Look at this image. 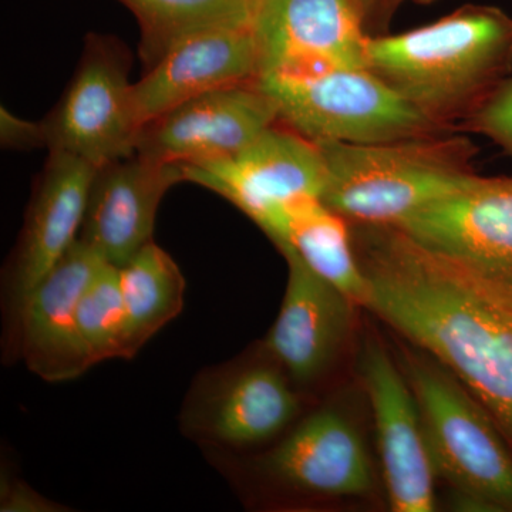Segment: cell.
I'll return each mask as SVG.
<instances>
[{"label": "cell", "instance_id": "6da1fadb", "mask_svg": "<svg viewBox=\"0 0 512 512\" xmlns=\"http://www.w3.org/2000/svg\"><path fill=\"white\" fill-rule=\"evenodd\" d=\"M365 308L463 383L512 451V308L392 225L352 224Z\"/></svg>", "mask_w": 512, "mask_h": 512}, {"label": "cell", "instance_id": "7a4b0ae2", "mask_svg": "<svg viewBox=\"0 0 512 512\" xmlns=\"http://www.w3.org/2000/svg\"><path fill=\"white\" fill-rule=\"evenodd\" d=\"M366 66L434 126L453 131L512 76V16L470 3L420 28L370 36Z\"/></svg>", "mask_w": 512, "mask_h": 512}, {"label": "cell", "instance_id": "3957f363", "mask_svg": "<svg viewBox=\"0 0 512 512\" xmlns=\"http://www.w3.org/2000/svg\"><path fill=\"white\" fill-rule=\"evenodd\" d=\"M326 164L322 201L350 224L399 225L466 190L478 147L463 131L375 144H318Z\"/></svg>", "mask_w": 512, "mask_h": 512}, {"label": "cell", "instance_id": "277c9868", "mask_svg": "<svg viewBox=\"0 0 512 512\" xmlns=\"http://www.w3.org/2000/svg\"><path fill=\"white\" fill-rule=\"evenodd\" d=\"M437 476L485 511L512 512V451L463 383L434 357L404 353Z\"/></svg>", "mask_w": 512, "mask_h": 512}, {"label": "cell", "instance_id": "5b68a950", "mask_svg": "<svg viewBox=\"0 0 512 512\" xmlns=\"http://www.w3.org/2000/svg\"><path fill=\"white\" fill-rule=\"evenodd\" d=\"M255 82L274 100L279 123L316 144L386 143L446 131L367 67L264 74Z\"/></svg>", "mask_w": 512, "mask_h": 512}, {"label": "cell", "instance_id": "8992f818", "mask_svg": "<svg viewBox=\"0 0 512 512\" xmlns=\"http://www.w3.org/2000/svg\"><path fill=\"white\" fill-rule=\"evenodd\" d=\"M185 181L217 192L244 212L279 247L299 201L320 198L325 158L318 144L282 123L234 156L181 165Z\"/></svg>", "mask_w": 512, "mask_h": 512}, {"label": "cell", "instance_id": "52a82bcc", "mask_svg": "<svg viewBox=\"0 0 512 512\" xmlns=\"http://www.w3.org/2000/svg\"><path fill=\"white\" fill-rule=\"evenodd\" d=\"M131 56L114 37L89 35L72 82L42 120L49 151L94 167L137 153L140 134L128 80Z\"/></svg>", "mask_w": 512, "mask_h": 512}, {"label": "cell", "instance_id": "ba28073f", "mask_svg": "<svg viewBox=\"0 0 512 512\" xmlns=\"http://www.w3.org/2000/svg\"><path fill=\"white\" fill-rule=\"evenodd\" d=\"M299 409L291 377L269 355L264 362L235 360L202 370L185 397L180 424L190 439L208 446L245 448L281 434Z\"/></svg>", "mask_w": 512, "mask_h": 512}, {"label": "cell", "instance_id": "9c48e42d", "mask_svg": "<svg viewBox=\"0 0 512 512\" xmlns=\"http://www.w3.org/2000/svg\"><path fill=\"white\" fill-rule=\"evenodd\" d=\"M394 227L512 308V177L478 175L466 190Z\"/></svg>", "mask_w": 512, "mask_h": 512}, {"label": "cell", "instance_id": "30bf717a", "mask_svg": "<svg viewBox=\"0 0 512 512\" xmlns=\"http://www.w3.org/2000/svg\"><path fill=\"white\" fill-rule=\"evenodd\" d=\"M251 26L258 77L367 67L370 36L353 0H254Z\"/></svg>", "mask_w": 512, "mask_h": 512}, {"label": "cell", "instance_id": "8fae6325", "mask_svg": "<svg viewBox=\"0 0 512 512\" xmlns=\"http://www.w3.org/2000/svg\"><path fill=\"white\" fill-rule=\"evenodd\" d=\"M279 123L274 100L254 82L195 97L141 128L137 153L191 164L234 156Z\"/></svg>", "mask_w": 512, "mask_h": 512}, {"label": "cell", "instance_id": "7c38bea8", "mask_svg": "<svg viewBox=\"0 0 512 512\" xmlns=\"http://www.w3.org/2000/svg\"><path fill=\"white\" fill-rule=\"evenodd\" d=\"M96 171L82 158L50 151L3 275L8 323L79 238Z\"/></svg>", "mask_w": 512, "mask_h": 512}, {"label": "cell", "instance_id": "4fadbf2b", "mask_svg": "<svg viewBox=\"0 0 512 512\" xmlns=\"http://www.w3.org/2000/svg\"><path fill=\"white\" fill-rule=\"evenodd\" d=\"M104 261L77 238L8 323L9 349L46 382H69L92 367L77 329V305Z\"/></svg>", "mask_w": 512, "mask_h": 512}, {"label": "cell", "instance_id": "5bb4252c", "mask_svg": "<svg viewBox=\"0 0 512 512\" xmlns=\"http://www.w3.org/2000/svg\"><path fill=\"white\" fill-rule=\"evenodd\" d=\"M362 375L373 414L390 505L396 512L436 507L434 468L419 404L406 375L377 342L367 343Z\"/></svg>", "mask_w": 512, "mask_h": 512}, {"label": "cell", "instance_id": "9a60e30c", "mask_svg": "<svg viewBox=\"0 0 512 512\" xmlns=\"http://www.w3.org/2000/svg\"><path fill=\"white\" fill-rule=\"evenodd\" d=\"M183 181L180 164L140 153L101 165L90 187L79 239L121 268L153 242L161 200Z\"/></svg>", "mask_w": 512, "mask_h": 512}, {"label": "cell", "instance_id": "2e32d148", "mask_svg": "<svg viewBox=\"0 0 512 512\" xmlns=\"http://www.w3.org/2000/svg\"><path fill=\"white\" fill-rule=\"evenodd\" d=\"M258 52L252 26L201 30L171 47L133 83L131 101L143 128L185 101L212 90L254 82Z\"/></svg>", "mask_w": 512, "mask_h": 512}, {"label": "cell", "instance_id": "e0dca14e", "mask_svg": "<svg viewBox=\"0 0 512 512\" xmlns=\"http://www.w3.org/2000/svg\"><path fill=\"white\" fill-rule=\"evenodd\" d=\"M279 251L288 264V282L264 348L292 382L315 383L345 345L355 303L316 275L292 248Z\"/></svg>", "mask_w": 512, "mask_h": 512}, {"label": "cell", "instance_id": "ac0fdd59", "mask_svg": "<svg viewBox=\"0 0 512 512\" xmlns=\"http://www.w3.org/2000/svg\"><path fill=\"white\" fill-rule=\"evenodd\" d=\"M262 473L293 493L359 497L373 487L372 467L355 424L333 409L303 419L261 458Z\"/></svg>", "mask_w": 512, "mask_h": 512}, {"label": "cell", "instance_id": "d6986e66", "mask_svg": "<svg viewBox=\"0 0 512 512\" xmlns=\"http://www.w3.org/2000/svg\"><path fill=\"white\" fill-rule=\"evenodd\" d=\"M309 268L352 299L365 306L367 281L357 258L350 222L320 198H306L292 208L284 244Z\"/></svg>", "mask_w": 512, "mask_h": 512}, {"label": "cell", "instance_id": "ffe728a7", "mask_svg": "<svg viewBox=\"0 0 512 512\" xmlns=\"http://www.w3.org/2000/svg\"><path fill=\"white\" fill-rule=\"evenodd\" d=\"M121 293L127 316L128 355L177 318L184 308L185 278L168 252L150 242L120 268Z\"/></svg>", "mask_w": 512, "mask_h": 512}, {"label": "cell", "instance_id": "44dd1931", "mask_svg": "<svg viewBox=\"0 0 512 512\" xmlns=\"http://www.w3.org/2000/svg\"><path fill=\"white\" fill-rule=\"evenodd\" d=\"M140 25L146 70L180 40L221 26H251L254 0H119Z\"/></svg>", "mask_w": 512, "mask_h": 512}, {"label": "cell", "instance_id": "7402d4cb", "mask_svg": "<svg viewBox=\"0 0 512 512\" xmlns=\"http://www.w3.org/2000/svg\"><path fill=\"white\" fill-rule=\"evenodd\" d=\"M77 329L90 366L130 359L119 266L104 261L80 296Z\"/></svg>", "mask_w": 512, "mask_h": 512}, {"label": "cell", "instance_id": "603a6c76", "mask_svg": "<svg viewBox=\"0 0 512 512\" xmlns=\"http://www.w3.org/2000/svg\"><path fill=\"white\" fill-rule=\"evenodd\" d=\"M458 131L487 137L512 157V76L501 83Z\"/></svg>", "mask_w": 512, "mask_h": 512}, {"label": "cell", "instance_id": "cb8c5ba5", "mask_svg": "<svg viewBox=\"0 0 512 512\" xmlns=\"http://www.w3.org/2000/svg\"><path fill=\"white\" fill-rule=\"evenodd\" d=\"M0 143L8 150L28 151L47 147L42 121H29L15 116L12 111L0 109Z\"/></svg>", "mask_w": 512, "mask_h": 512}, {"label": "cell", "instance_id": "d4e9b609", "mask_svg": "<svg viewBox=\"0 0 512 512\" xmlns=\"http://www.w3.org/2000/svg\"><path fill=\"white\" fill-rule=\"evenodd\" d=\"M353 2L367 36H382L390 33L393 19L407 3L430 6L439 0H353Z\"/></svg>", "mask_w": 512, "mask_h": 512}, {"label": "cell", "instance_id": "484cf974", "mask_svg": "<svg viewBox=\"0 0 512 512\" xmlns=\"http://www.w3.org/2000/svg\"><path fill=\"white\" fill-rule=\"evenodd\" d=\"M0 511L3 512H60V504L47 500L42 494L33 490L29 484L18 478H2L0 491Z\"/></svg>", "mask_w": 512, "mask_h": 512}]
</instances>
